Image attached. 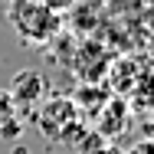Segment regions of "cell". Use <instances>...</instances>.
Instances as JSON below:
<instances>
[{
	"label": "cell",
	"instance_id": "cell-1",
	"mask_svg": "<svg viewBox=\"0 0 154 154\" xmlns=\"http://www.w3.org/2000/svg\"><path fill=\"white\" fill-rule=\"evenodd\" d=\"M10 98H13V105H17V112L20 108H30V105H39L43 102V95H46V75L39 72V69H20L13 79H10Z\"/></svg>",
	"mask_w": 154,
	"mask_h": 154
},
{
	"label": "cell",
	"instance_id": "cell-2",
	"mask_svg": "<svg viewBox=\"0 0 154 154\" xmlns=\"http://www.w3.org/2000/svg\"><path fill=\"white\" fill-rule=\"evenodd\" d=\"M59 122H66V125L75 122V105H72V102H66V98L53 102V105H46V108H43V115H39V128H43V131H49L53 138H56V131H59Z\"/></svg>",
	"mask_w": 154,
	"mask_h": 154
},
{
	"label": "cell",
	"instance_id": "cell-3",
	"mask_svg": "<svg viewBox=\"0 0 154 154\" xmlns=\"http://www.w3.org/2000/svg\"><path fill=\"white\" fill-rule=\"evenodd\" d=\"M125 122H128V105H125L122 98H115V102H108L105 115L98 118V134L108 141V138H115V134L125 128Z\"/></svg>",
	"mask_w": 154,
	"mask_h": 154
},
{
	"label": "cell",
	"instance_id": "cell-4",
	"mask_svg": "<svg viewBox=\"0 0 154 154\" xmlns=\"http://www.w3.org/2000/svg\"><path fill=\"white\" fill-rule=\"evenodd\" d=\"M17 105H13V98L7 89H0V138H17V131H20V125H17Z\"/></svg>",
	"mask_w": 154,
	"mask_h": 154
},
{
	"label": "cell",
	"instance_id": "cell-5",
	"mask_svg": "<svg viewBox=\"0 0 154 154\" xmlns=\"http://www.w3.org/2000/svg\"><path fill=\"white\" fill-rule=\"evenodd\" d=\"M122 154H154V141H144V138H138L128 151H122Z\"/></svg>",
	"mask_w": 154,
	"mask_h": 154
},
{
	"label": "cell",
	"instance_id": "cell-6",
	"mask_svg": "<svg viewBox=\"0 0 154 154\" xmlns=\"http://www.w3.org/2000/svg\"><path fill=\"white\" fill-rule=\"evenodd\" d=\"M141 134H144V141H154V115H148L141 122Z\"/></svg>",
	"mask_w": 154,
	"mask_h": 154
},
{
	"label": "cell",
	"instance_id": "cell-7",
	"mask_svg": "<svg viewBox=\"0 0 154 154\" xmlns=\"http://www.w3.org/2000/svg\"><path fill=\"white\" fill-rule=\"evenodd\" d=\"M95 154H122V151H118L115 144H102V148H98V151H95Z\"/></svg>",
	"mask_w": 154,
	"mask_h": 154
},
{
	"label": "cell",
	"instance_id": "cell-8",
	"mask_svg": "<svg viewBox=\"0 0 154 154\" xmlns=\"http://www.w3.org/2000/svg\"><path fill=\"white\" fill-rule=\"evenodd\" d=\"M13 3H26V7H36L39 0H13Z\"/></svg>",
	"mask_w": 154,
	"mask_h": 154
}]
</instances>
